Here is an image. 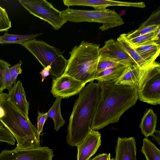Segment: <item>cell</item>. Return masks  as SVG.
Returning <instances> with one entry per match:
<instances>
[{"mask_svg": "<svg viewBox=\"0 0 160 160\" xmlns=\"http://www.w3.org/2000/svg\"><path fill=\"white\" fill-rule=\"evenodd\" d=\"M116 81H98L100 94L91 128L94 130L118 122L138 99L137 86L116 84Z\"/></svg>", "mask_w": 160, "mask_h": 160, "instance_id": "obj_1", "label": "cell"}, {"mask_svg": "<svg viewBox=\"0 0 160 160\" xmlns=\"http://www.w3.org/2000/svg\"><path fill=\"white\" fill-rule=\"evenodd\" d=\"M100 94L99 84L93 81L89 82L79 92L68 127L66 141L70 146H77L91 130V123Z\"/></svg>", "mask_w": 160, "mask_h": 160, "instance_id": "obj_2", "label": "cell"}, {"mask_svg": "<svg viewBox=\"0 0 160 160\" xmlns=\"http://www.w3.org/2000/svg\"><path fill=\"white\" fill-rule=\"evenodd\" d=\"M100 44L82 41L69 52L63 74L86 84L93 81L97 73Z\"/></svg>", "mask_w": 160, "mask_h": 160, "instance_id": "obj_3", "label": "cell"}, {"mask_svg": "<svg viewBox=\"0 0 160 160\" xmlns=\"http://www.w3.org/2000/svg\"><path fill=\"white\" fill-rule=\"evenodd\" d=\"M20 45L32 54L44 68L50 66V75L52 77L58 78L63 74L68 60L62 55L60 50L35 38Z\"/></svg>", "mask_w": 160, "mask_h": 160, "instance_id": "obj_4", "label": "cell"}, {"mask_svg": "<svg viewBox=\"0 0 160 160\" xmlns=\"http://www.w3.org/2000/svg\"><path fill=\"white\" fill-rule=\"evenodd\" d=\"M62 15L67 21L80 23L82 22L101 23L99 29L102 31L123 25L124 22L116 12L108 9L86 10L68 8L61 12Z\"/></svg>", "mask_w": 160, "mask_h": 160, "instance_id": "obj_5", "label": "cell"}, {"mask_svg": "<svg viewBox=\"0 0 160 160\" xmlns=\"http://www.w3.org/2000/svg\"><path fill=\"white\" fill-rule=\"evenodd\" d=\"M140 69L137 86L138 99L152 105L160 104V63L155 61Z\"/></svg>", "mask_w": 160, "mask_h": 160, "instance_id": "obj_6", "label": "cell"}, {"mask_svg": "<svg viewBox=\"0 0 160 160\" xmlns=\"http://www.w3.org/2000/svg\"><path fill=\"white\" fill-rule=\"evenodd\" d=\"M21 5L31 14L43 20L58 30L67 22L61 12L45 0H19Z\"/></svg>", "mask_w": 160, "mask_h": 160, "instance_id": "obj_7", "label": "cell"}, {"mask_svg": "<svg viewBox=\"0 0 160 160\" xmlns=\"http://www.w3.org/2000/svg\"><path fill=\"white\" fill-rule=\"evenodd\" d=\"M52 149L47 147H37L27 149H4L0 153V160H52Z\"/></svg>", "mask_w": 160, "mask_h": 160, "instance_id": "obj_8", "label": "cell"}, {"mask_svg": "<svg viewBox=\"0 0 160 160\" xmlns=\"http://www.w3.org/2000/svg\"><path fill=\"white\" fill-rule=\"evenodd\" d=\"M86 83L62 74L52 80L51 93L55 97L68 98L79 93Z\"/></svg>", "mask_w": 160, "mask_h": 160, "instance_id": "obj_9", "label": "cell"}, {"mask_svg": "<svg viewBox=\"0 0 160 160\" xmlns=\"http://www.w3.org/2000/svg\"><path fill=\"white\" fill-rule=\"evenodd\" d=\"M99 57L126 67L137 65L117 39H111L106 41L104 45L100 48Z\"/></svg>", "mask_w": 160, "mask_h": 160, "instance_id": "obj_10", "label": "cell"}, {"mask_svg": "<svg viewBox=\"0 0 160 160\" xmlns=\"http://www.w3.org/2000/svg\"><path fill=\"white\" fill-rule=\"evenodd\" d=\"M2 106L5 112L9 114L22 128L25 133L34 142L37 147L40 146V135L36 127L27 119L7 99Z\"/></svg>", "mask_w": 160, "mask_h": 160, "instance_id": "obj_11", "label": "cell"}, {"mask_svg": "<svg viewBox=\"0 0 160 160\" xmlns=\"http://www.w3.org/2000/svg\"><path fill=\"white\" fill-rule=\"evenodd\" d=\"M5 113V116L0 119V122L9 130L16 140L15 148L27 149L37 147L13 118L8 113Z\"/></svg>", "mask_w": 160, "mask_h": 160, "instance_id": "obj_12", "label": "cell"}, {"mask_svg": "<svg viewBox=\"0 0 160 160\" xmlns=\"http://www.w3.org/2000/svg\"><path fill=\"white\" fill-rule=\"evenodd\" d=\"M101 142L100 133L92 129L83 140L77 146V160H89L96 152L101 145Z\"/></svg>", "mask_w": 160, "mask_h": 160, "instance_id": "obj_13", "label": "cell"}, {"mask_svg": "<svg viewBox=\"0 0 160 160\" xmlns=\"http://www.w3.org/2000/svg\"><path fill=\"white\" fill-rule=\"evenodd\" d=\"M65 5L68 7L73 6H83L93 7L95 10L105 9L111 6L132 7L141 8L146 7L143 2H128L108 0H66Z\"/></svg>", "mask_w": 160, "mask_h": 160, "instance_id": "obj_14", "label": "cell"}, {"mask_svg": "<svg viewBox=\"0 0 160 160\" xmlns=\"http://www.w3.org/2000/svg\"><path fill=\"white\" fill-rule=\"evenodd\" d=\"M27 119H29V104L22 82L19 80L13 85L8 92L7 99Z\"/></svg>", "mask_w": 160, "mask_h": 160, "instance_id": "obj_15", "label": "cell"}, {"mask_svg": "<svg viewBox=\"0 0 160 160\" xmlns=\"http://www.w3.org/2000/svg\"><path fill=\"white\" fill-rule=\"evenodd\" d=\"M115 151L114 160H137L136 142L133 137H118Z\"/></svg>", "mask_w": 160, "mask_h": 160, "instance_id": "obj_16", "label": "cell"}, {"mask_svg": "<svg viewBox=\"0 0 160 160\" xmlns=\"http://www.w3.org/2000/svg\"><path fill=\"white\" fill-rule=\"evenodd\" d=\"M157 115L152 109L146 110L141 119L140 128L142 133L146 138L153 137L156 130Z\"/></svg>", "mask_w": 160, "mask_h": 160, "instance_id": "obj_17", "label": "cell"}, {"mask_svg": "<svg viewBox=\"0 0 160 160\" xmlns=\"http://www.w3.org/2000/svg\"><path fill=\"white\" fill-rule=\"evenodd\" d=\"M140 70L137 65L127 67L119 78L116 81L115 84L129 86H137Z\"/></svg>", "mask_w": 160, "mask_h": 160, "instance_id": "obj_18", "label": "cell"}, {"mask_svg": "<svg viewBox=\"0 0 160 160\" xmlns=\"http://www.w3.org/2000/svg\"><path fill=\"white\" fill-rule=\"evenodd\" d=\"M133 48L141 57L148 64L155 61L160 52V43L157 42Z\"/></svg>", "mask_w": 160, "mask_h": 160, "instance_id": "obj_19", "label": "cell"}, {"mask_svg": "<svg viewBox=\"0 0 160 160\" xmlns=\"http://www.w3.org/2000/svg\"><path fill=\"white\" fill-rule=\"evenodd\" d=\"M126 66L119 64L98 72L95 80L100 82L116 81L122 73Z\"/></svg>", "mask_w": 160, "mask_h": 160, "instance_id": "obj_20", "label": "cell"}, {"mask_svg": "<svg viewBox=\"0 0 160 160\" xmlns=\"http://www.w3.org/2000/svg\"><path fill=\"white\" fill-rule=\"evenodd\" d=\"M117 40L119 42L122 47L140 69L143 68L150 64L144 60L134 48L131 46L126 38L125 33L120 35L117 39Z\"/></svg>", "mask_w": 160, "mask_h": 160, "instance_id": "obj_21", "label": "cell"}, {"mask_svg": "<svg viewBox=\"0 0 160 160\" xmlns=\"http://www.w3.org/2000/svg\"><path fill=\"white\" fill-rule=\"evenodd\" d=\"M62 99L60 98H56L52 106L47 112L48 118H50L53 120L54 124V129L57 131L64 124L65 122L61 113Z\"/></svg>", "mask_w": 160, "mask_h": 160, "instance_id": "obj_22", "label": "cell"}, {"mask_svg": "<svg viewBox=\"0 0 160 160\" xmlns=\"http://www.w3.org/2000/svg\"><path fill=\"white\" fill-rule=\"evenodd\" d=\"M146 160H160V151L148 138L143 140L141 149Z\"/></svg>", "mask_w": 160, "mask_h": 160, "instance_id": "obj_23", "label": "cell"}, {"mask_svg": "<svg viewBox=\"0 0 160 160\" xmlns=\"http://www.w3.org/2000/svg\"><path fill=\"white\" fill-rule=\"evenodd\" d=\"M43 33L31 34L26 35L12 34L5 33L0 36L1 44L18 43L21 44L25 42L33 39L35 38L42 35Z\"/></svg>", "mask_w": 160, "mask_h": 160, "instance_id": "obj_24", "label": "cell"}, {"mask_svg": "<svg viewBox=\"0 0 160 160\" xmlns=\"http://www.w3.org/2000/svg\"><path fill=\"white\" fill-rule=\"evenodd\" d=\"M127 39L133 48L146 45L155 42L154 40V32L131 39Z\"/></svg>", "mask_w": 160, "mask_h": 160, "instance_id": "obj_25", "label": "cell"}, {"mask_svg": "<svg viewBox=\"0 0 160 160\" xmlns=\"http://www.w3.org/2000/svg\"><path fill=\"white\" fill-rule=\"evenodd\" d=\"M160 25H155L148 26L143 28H139L138 29L127 33H125L126 38L131 39L140 36L153 32L158 28Z\"/></svg>", "mask_w": 160, "mask_h": 160, "instance_id": "obj_26", "label": "cell"}, {"mask_svg": "<svg viewBox=\"0 0 160 160\" xmlns=\"http://www.w3.org/2000/svg\"><path fill=\"white\" fill-rule=\"evenodd\" d=\"M0 142L14 145L16 140L9 130L0 122Z\"/></svg>", "mask_w": 160, "mask_h": 160, "instance_id": "obj_27", "label": "cell"}, {"mask_svg": "<svg viewBox=\"0 0 160 160\" xmlns=\"http://www.w3.org/2000/svg\"><path fill=\"white\" fill-rule=\"evenodd\" d=\"M11 27V22L6 9L0 6V32H7Z\"/></svg>", "mask_w": 160, "mask_h": 160, "instance_id": "obj_28", "label": "cell"}, {"mask_svg": "<svg viewBox=\"0 0 160 160\" xmlns=\"http://www.w3.org/2000/svg\"><path fill=\"white\" fill-rule=\"evenodd\" d=\"M160 10L159 9L152 13L148 19L141 25L139 28L155 25H160Z\"/></svg>", "mask_w": 160, "mask_h": 160, "instance_id": "obj_29", "label": "cell"}, {"mask_svg": "<svg viewBox=\"0 0 160 160\" xmlns=\"http://www.w3.org/2000/svg\"><path fill=\"white\" fill-rule=\"evenodd\" d=\"M119 64H121L99 57L97 66V73Z\"/></svg>", "mask_w": 160, "mask_h": 160, "instance_id": "obj_30", "label": "cell"}, {"mask_svg": "<svg viewBox=\"0 0 160 160\" xmlns=\"http://www.w3.org/2000/svg\"><path fill=\"white\" fill-rule=\"evenodd\" d=\"M10 68H6L4 70L2 75L4 88L5 89H8V92L12 89L13 86L12 83V75Z\"/></svg>", "mask_w": 160, "mask_h": 160, "instance_id": "obj_31", "label": "cell"}, {"mask_svg": "<svg viewBox=\"0 0 160 160\" xmlns=\"http://www.w3.org/2000/svg\"><path fill=\"white\" fill-rule=\"evenodd\" d=\"M22 64V62L20 60L18 63L10 68L12 75V83L13 85L17 82V78L18 75L22 73V70L21 67Z\"/></svg>", "mask_w": 160, "mask_h": 160, "instance_id": "obj_32", "label": "cell"}, {"mask_svg": "<svg viewBox=\"0 0 160 160\" xmlns=\"http://www.w3.org/2000/svg\"><path fill=\"white\" fill-rule=\"evenodd\" d=\"M48 118L47 113H41L39 111L38 112L37 130L39 135L42 131L44 125Z\"/></svg>", "mask_w": 160, "mask_h": 160, "instance_id": "obj_33", "label": "cell"}, {"mask_svg": "<svg viewBox=\"0 0 160 160\" xmlns=\"http://www.w3.org/2000/svg\"><path fill=\"white\" fill-rule=\"evenodd\" d=\"M11 65L8 62L0 58V93L5 89L2 81V75L4 70L6 68L10 67Z\"/></svg>", "mask_w": 160, "mask_h": 160, "instance_id": "obj_34", "label": "cell"}, {"mask_svg": "<svg viewBox=\"0 0 160 160\" xmlns=\"http://www.w3.org/2000/svg\"><path fill=\"white\" fill-rule=\"evenodd\" d=\"M51 69L50 66H48L44 68L40 72V74L41 75L42 78V82H43L44 80L46 79V78L50 74V70Z\"/></svg>", "mask_w": 160, "mask_h": 160, "instance_id": "obj_35", "label": "cell"}, {"mask_svg": "<svg viewBox=\"0 0 160 160\" xmlns=\"http://www.w3.org/2000/svg\"><path fill=\"white\" fill-rule=\"evenodd\" d=\"M108 154L103 153L99 154L94 157L91 160H107Z\"/></svg>", "mask_w": 160, "mask_h": 160, "instance_id": "obj_36", "label": "cell"}, {"mask_svg": "<svg viewBox=\"0 0 160 160\" xmlns=\"http://www.w3.org/2000/svg\"><path fill=\"white\" fill-rule=\"evenodd\" d=\"M160 27L154 31V40L155 42L160 43Z\"/></svg>", "mask_w": 160, "mask_h": 160, "instance_id": "obj_37", "label": "cell"}, {"mask_svg": "<svg viewBox=\"0 0 160 160\" xmlns=\"http://www.w3.org/2000/svg\"><path fill=\"white\" fill-rule=\"evenodd\" d=\"M153 139L155 141L160 145V131L156 130L153 136L152 137Z\"/></svg>", "mask_w": 160, "mask_h": 160, "instance_id": "obj_38", "label": "cell"}, {"mask_svg": "<svg viewBox=\"0 0 160 160\" xmlns=\"http://www.w3.org/2000/svg\"><path fill=\"white\" fill-rule=\"evenodd\" d=\"M8 97V94L4 92L0 93V106H2L3 102L6 100Z\"/></svg>", "mask_w": 160, "mask_h": 160, "instance_id": "obj_39", "label": "cell"}, {"mask_svg": "<svg viewBox=\"0 0 160 160\" xmlns=\"http://www.w3.org/2000/svg\"><path fill=\"white\" fill-rule=\"evenodd\" d=\"M6 114L2 106H0V119L4 117Z\"/></svg>", "mask_w": 160, "mask_h": 160, "instance_id": "obj_40", "label": "cell"}, {"mask_svg": "<svg viewBox=\"0 0 160 160\" xmlns=\"http://www.w3.org/2000/svg\"><path fill=\"white\" fill-rule=\"evenodd\" d=\"M107 160H114V159L113 158H112L111 159H110V154L109 153L108 154V158H107Z\"/></svg>", "mask_w": 160, "mask_h": 160, "instance_id": "obj_41", "label": "cell"}, {"mask_svg": "<svg viewBox=\"0 0 160 160\" xmlns=\"http://www.w3.org/2000/svg\"><path fill=\"white\" fill-rule=\"evenodd\" d=\"M0 43H1V40L0 38Z\"/></svg>", "mask_w": 160, "mask_h": 160, "instance_id": "obj_42", "label": "cell"}]
</instances>
